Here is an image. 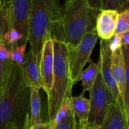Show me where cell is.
<instances>
[{
  "instance_id": "obj_1",
  "label": "cell",
  "mask_w": 129,
  "mask_h": 129,
  "mask_svg": "<svg viewBox=\"0 0 129 129\" xmlns=\"http://www.w3.org/2000/svg\"><path fill=\"white\" fill-rule=\"evenodd\" d=\"M64 41L62 25V7L59 0H32L29 22L30 51L40 60L46 39Z\"/></svg>"
},
{
  "instance_id": "obj_2",
  "label": "cell",
  "mask_w": 129,
  "mask_h": 129,
  "mask_svg": "<svg viewBox=\"0 0 129 129\" xmlns=\"http://www.w3.org/2000/svg\"><path fill=\"white\" fill-rule=\"evenodd\" d=\"M30 115V88L25 85L21 67L14 62L0 95V129L14 124L21 129Z\"/></svg>"
},
{
  "instance_id": "obj_3",
  "label": "cell",
  "mask_w": 129,
  "mask_h": 129,
  "mask_svg": "<svg viewBox=\"0 0 129 129\" xmlns=\"http://www.w3.org/2000/svg\"><path fill=\"white\" fill-rule=\"evenodd\" d=\"M100 11L85 0L65 1L62 7V25L68 48H75L86 33L95 29Z\"/></svg>"
},
{
  "instance_id": "obj_4",
  "label": "cell",
  "mask_w": 129,
  "mask_h": 129,
  "mask_svg": "<svg viewBox=\"0 0 129 129\" xmlns=\"http://www.w3.org/2000/svg\"><path fill=\"white\" fill-rule=\"evenodd\" d=\"M53 43V80L52 86L48 95L47 122H51L66 99L71 95L74 85L69 72L68 52L65 42L57 39H52Z\"/></svg>"
},
{
  "instance_id": "obj_5",
  "label": "cell",
  "mask_w": 129,
  "mask_h": 129,
  "mask_svg": "<svg viewBox=\"0 0 129 129\" xmlns=\"http://www.w3.org/2000/svg\"><path fill=\"white\" fill-rule=\"evenodd\" d=\"M90 113L87 126L98 129L102 125L109 106L114 103L113 97L103 82L99 72L95 82L90 90Z\"/></svg>"
},
{
  "instance_id": "obj_6",
  "label": "cell",
  "mask_w": 129,
  "mask_h": 129,
  "mask_svg": "<svg viewBox=\"0 0 129 129\" xmlns=\"http://www.w3.org/2000/svg\"><path fill=\"white\" fill-rule=\"evenodd\" d=\"M99 36L96 29L85 34L75 48H68V59L70 77L74 85L78 82V76L86 63L90 60V55L97 44Z\"/></svg>"
},
{
  "instance_id": "obj_7",
  "label": "cell",
  "mask_w": 129,
  "mask_h": 129,
  "mask_svg": "<svg viewBox=\"0 0 129 129\" xmlns=\"http://www.w3.org/2000/svg\"><path fill=\"white\" fill-rule=\"evenodd\" d=\"M31 7L32 0H11L7 8L8 29L13 28L21 33L24 43L28 42Z\"/></svg>"
},
{
  "instance_id": "obj_8",
  "label": "cell",
  "mask_w": 129,
  "mask_h": 129,
  "mask_svg": "<svg viewBox=\"0 0 129 129\" xmlns=\"http://www.w3.org/2000/svg\"><path fill=\"white\" fill-rule=\"evenodd\" d=\"M109 40L100 39V72L102 78L106 87L111 92L113 99L116 103L122 106L124 109L123 102L119 93L117 85L113 79L111 70V50L109 48Z\"/></svg>"
},
{
  "instance_id": "obj_9",
  "label": "cell",
  "mask_w": 129,
  "mask_h": 129,
  "mask_svg": "<svg viewBox=\"0 0 129 129\" xmlns=\"http://www.w3.org/2000/svg\"><path fill=\"white\" fill-rule=\"evenodd\" d=\"M53 43L49 36L45 41L40 59V70L43 83V89L49 94L53 80Z\"/></svg>"
},
{
  "instance_id": "obj_10",
  "label": "cell",
  "mask_w": 129,
  "mask_h": 129,
  "mask_svg": "<svg viewBox=\"0 0 129 129\" xmlns=\"http://www.w3.org/2000/svg\"><path fill=\"white\" fill-rule=\"evenodd\" d=\"M119 14L115 10H100L97 17L95 27L100 39L109 40L115 35Z\"/></svg>"
},
{
  "instance_id": "obj_11",
  "label": "cell",
  "mask_w": 129,
  "mask_h": 129,
  "mask_svg": "<svg viewBox=\"0 0 129 129\" xmlns=\"http://www.w3.org/2000/svg\"><path fill=\"white\" fill-rule=\"evenodd\" d=\"M21 70L24 82L28 88L37 87L43 89L40 60L30 51L25 55V61L21 67Z\"/></svg>"
},
{
  "instance_id": "obj_12",
  "label": "cell",
  "mask_w": 129,
  "mask_h": 129,
  "mask_svg": "<svg viewBox=\"0 0 129 129\" xmlns=\"http://www.w3.org/2000/svg\"><path fill=\"white\" fill-rule=\"evenodd\" d=\"M111 70L124 105L125 91V64L122 47L112 51L111 53Z\"/></svg>"
},
{
  "instance_id": "obj_13",
  "label": "cell",
  "mask_w": 129,
  "mask_h": 129,
  "mask_svg": "<svg viewBox=\"0 0 129 129\" xmlns=\"http://www.w3.org/2000/svg\"><path fill=\"white\" fill-rule=\"evenodd\" d=\"M98 129H128L127 116L123 107L116 102L111 104Z\"/></svg>"
},
{
  "instance_id": "obj_14",
  "label": "cell",
  "mask_w": 129,
  "mask_h": 129,
  "mask_svg": "<svg viewBox=\"0 0 129 129\" xmlns=\"http://www.w3.org/2000/svg\"><path fill=\"white\" fill-rule=\"evenodd\" d=\"M84 93H81L78 96H71L70 98L71 109L78 119L77 123V128H84L88 123L89 113H90V100L84 96Z\"/></svg>"
},
{
  "instance_id": "obj_15",
  "label": "cell",
  "mask_w": 129,
  "mask_h": 129,
  "mask_svg": "<svg viewBox=\"0 0 129 129\" xmlns=\"http://www.w3.org/2000/svg\"><path fill=\"white\" fill-rule=\"evenodd\" d=\"M30 126L43 123L41 117V100L40 88L30 87Z\"/></svg>"
},
{
  "instance_id": "obj_16",
  "label": "cell",
  "mask_w": 129,
  "mask_h": 129,
  "mask_svg": "<svg viewBox=\"0 0 129 129\" xmlns=\"http://www.w3.org/2000/svg\"><path fill=\"white\" fill-rule=\"evenodd\" d=\"M89 66L83 70L78 76V82H81V85L83 86V93L87 91L92 88L95 80L97 77V75L100 72V63L99 62L94 63L91 60L89 61Z\"/></svg>"
},
{
  "instance_id": "obj_17",
  "label": "cell",
  "mask_w": 129,
  "mask_h": 129,
  "mask_svg": "<svg viewBox=\"0 0 129 129\" xmlns=\"http://www.w3.org/2000/svg\"><path fill=\"white\" fill-rule=\"evenodd\" d=\"M3 43L10 49H13L21 44H24V36L15 29H9L3 36Z\"/></svg>"
},
{
  "instance_id": "obj_18",
  "label": "cell",
  "mask_w": 129,
  "mask_h": 129,
  "mask_svg": "<svg viewBox=\"0 0 129 129\" xmlns=\"http://www.w3.org/2000/svg\"><path fill=\"white\" fill-rule=\"evenodd\" d=\"M100 10H115L119 13L129 7L128 0H100Z\"/></svg>"
},
{
  "instance_id": "obj_19",
  "label": "cell",
  "mask_w": 129,
  "mask_h": 129,
  "mask_svg": "<svg viewBox=\"0 0 129 129\" xmlns=\"http://www.w3.org/2000/svg\"><path fill=\"white\" fill-rule=\"evenodd\" d=\"M122 48L125 64V91L124 98V110L126 114L129 108V48Z\"/></svg>"
},
{
  "instance_id": "obj_20",
  "label": "cell",
  "mask_w": 129,
  "mask_h": 129,
  "mask_svg": "<svg viewBox=\"0 0 129 129\" xmlns=\"http://www.w3.org/2000/svg\"><path fill=\"white\" fill-rule=\"evenodd\" d=\"M127 32H129V7L119 14L115 34L122 35Z\"/></svg>"
},
{
  "instance_id": "obj_21",
  "label": "cell",
  "mask_w": 129,
  "mask_h": 129,
  "mask_svg": "<svg viewBox=\"0 0 129 129\" xmlns=\"http://www.w3.org/2000/svg\"><path fill=\"white\" fill-rule=\"evenodd\" d=\"M26 47L27 43H24L11 50V60L20 67H22L25 61Z\"/></svg>"
},
{
  "instance_id": "obj_22",
  "label": "cell",
  "mask_w": 129,
  "mask_h": 129,
  "mask_svg": "<svg viewBox=\"0 0 129 129\" xmlns=\"http://www.w3.org/2000/svg\"><path fill=\"white\" fill-rule=\"evenodd\" d=\"M55 129H77V119L71 109L65 119L58 124Z\"/></svg>"
},
{
  "instance_id": "obj_23",
  "label": "cell",
  "mask_w": 129,
  "mask_h": 129,
  "mask_svg": "<svg viewBox=\"0 0 129 129\" xmlns=\"http://www.w3.org/2000/svg\"><path fill=\"white\" fill-rule=\"evenodd\" d=\"M12 63L13 61L11 60H8L7 61L0 60V95L2 92L5 82Z\"/></svg>"
},
{
  "instance_id": "obj_24",
  "label": "cell",
  "mask_w": 129,
  "mask_h": 129,
  "mask_svg": "<svg viewBox=\"0 0 129 129\" xmlns=\"http://www.w3.org/2000/svg\"><path fill=\"white\" fill-rule=\"evenodd\" d=\"M8 30V18L7 11L0 8V42H3V36Z\"/></svg>"
},
{
  "instance_id": "obj_25",
  "label": "cell",
  "mask_w": 129,
  "mask_h": 129,
  "mask_svg": "<svg viewBox=\"0 0 129 129\" xmlns=\"http://www.w3.org/2000/svg\"><path fill=\"white\" fill-rule=\"evenodd\" d=\"M122 35H116V34H115L113 36V38L110 39L109 48H110L111 51H114L115 50L122 47Z\"/></svg>"
},
{
  "instance_id": "obj_26",
  "label": "cell",
  "mask_w": 129,
  "mask_h": 129,
  "mask_svg": "<svg viewBox=\"0 0 129 129\" xmlns=\"http://www.w3.org/2000/svg\"><path fill=\"white\" fill-rule=\"evenodd\" d=\"M8 60H11V50L3 42H0V60L7 61Z\"/></svg>"
},
{
  "instance_id": "obj_27",
  "label": "cell",
  "mask_w": 129,
  "mask_h": 129,
  "mask_svg": "<svg viewBox=\"0 0 129 129\" xmlns=\"http://www.w3.org/2000/svg\"><path fill=\"white\" fill-rule=\"evenodd\" d=\"M30 129H52V125H51V122H46L30 126Z\"/></svg>"
},
{
  "instance_id": "obj_28",
  "label": "cell",
  "mask_w": 129,
  "mask_h": 129,
  "mask_svg": "<svg viewBox=\"0 0 129 129\" xmlns=\"http://www.w3.org/2000/svg\"><path fill=\"white\" fill-rule=\"evenodd\" d=\"M87 3L92 8L100 10V0H85Z\"/></svg>"
},
{
  "instance_id": "obj_29",
  "label": "cell",
  "mask_w": 129,
  "mask_h": 129,
  "mask_svg": "<svg viewBox=\"0 0 129 129\" xmlns=\"http://www.w3.org/2000/svg\"><path fill=\"white\" fill-rule=\"evenodd\" d=\"M122 47L129 48V32H127L122 35Z\"/></svg>"
},
{
  "instance_id": "obj_30",
  "label": "cell",
  "mask_w": 129,
  "mask_h": 129,
  "mask_svg": "<svg viewBox=\"0 0 129 129\" xmlns=\"http://www.w3.org/2000/svg\"><path fill=\"white\" fill-rule=\"evenodd\" d=\"M30 115H27L24 122V124L21 129H30Z\"/></svg>"
},
{
  "instance_id": "obj_31",
  "label": "cell",
  "mask_w": 129,
  "mask_h": 129,
  "mask_svg": "<svg viewBox=\"0 0 129 129\" xmlns=\"http://www.w3.org/2000/svg\"><path fill=\"white\" fill-rule=\"evenodd\" d=\"M11 2V0H3V8L5 10L7 11V8L9 6Z\"/></svg>"
},
{
  "instance_id": "obj_32",
  "label": "cell",
  "mask_w": 129,
  "mask_h": 129,
  "mask_svg": "<svg viewBox=\"0 0 129 129\" xmlns=\"http://www.w3.org/2000/svg\"><path fill=\"white\" fill-rule=\"evenodd\" d=\"M4 129H17V127L14 125V124H10V125H7L5 128Z\"/></svg>"
},
{
  "instance_id": "obj_33",
  "label": "cell",
  "mask_w": 129,
  "mask_h": 129,
  "mask_svg": "<svg viewBox=\"0 0 129 129\" xmlns=\"http://www.w3.org/2000/svg\"><path fill=\"white\" fill-rule=\"evenodd\" d=\"M126 116H127V123H128V129H129V108L127 113H126Z\"/></svg>"
},
{
  "instance_id": "obj_34",
  "label": "cell",
  "mask_w": 129,
  "mask_h": 129,
  "mask_svg": "<svg viewBox=\"0 0 129 129\" xmlns=\"http://www.w3.org/2000/svg\"><path fill=\"white\" fill-rule=\"evenodd\" d=\"M0 8H3V0H0Z\"/></svg>"
},
{
  "instance_id": "obj_35",
  "label": "cell",
  "mask_w": 129,
  "mask_h": 129,
  "mask_svg": "<svg viewBox=\"0 0 129 129\" xmlns=\"http://www.w3.org/2000/svg\"><path fill=\"white\" fill-rule=\"evenodd\" d=\"M83 129H92V128H90L89 126H87H87H86L84 128H83Z\"/></svg>"
},
{
  "instance_id": "obj_36",
  "label": "cell",
  "mask_w": 129,
  "mask_h": 129,
  "mask_svg": "<svg viewBox=\"0 0 129 129\" xmlns=\"http://www.w3.org/2000/svg\"><path fill=\"white\" fill-rule=\"evenodd\" d=\"M128 5H129V0H128Z\"/></svg>"
},
{
  "instance_id": "obj_37",
  "label": "cell",
  "mask_w": 129,
  "mask_h": 129,
  "mask_svg": "<svg viewBox=\"0 0 129 129\" xmlns=\"http://www.w3.org/2000/svg\"><path fill=\"white\" fill-rule=\"evenodd\" d=\"M77 129H78V128H77Z\"/></svg>"
}]
</instances>
